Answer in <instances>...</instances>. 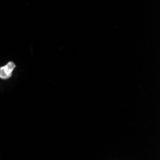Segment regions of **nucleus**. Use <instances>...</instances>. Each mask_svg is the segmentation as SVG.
Returning <instances> with one entry per match:
<instances>
[{"label": "nucleus", "mask_w": 160, "mask_h": 160, "mask_svg": "<svg viewBox=\"0 0 160 160\" xmlns=\"http://www.w3.org/2000/svg\"><path fill=\"white\" fill-rule=\"evenodd\" d=\"M14 68V64L12 62L8 63L7 65L0 68V78L1 79H7L11 76L12 72Z\"/></svg>", "instance_id": "f257e3e1"}]
</instances>
